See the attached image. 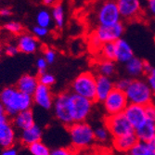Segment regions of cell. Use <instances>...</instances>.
I'll use <instances>...</instances> for the list:
<instances>
[{
  "label": "cell",
  "instance_id": "f546056e",
  "mask_svg": "<svg viewBox=\"0 0 155 155\" xmlns=\"http://www.w3.org/2000/svg\"><path fill=\"white\" fill-rule=\"evenodd\" d=\"M129 152L137 154V155H151V153H152L151 150H150L147 142L138 141V140Z\"/></svg>",
  "mask_w": 155,
  "mask_h": 155
},
{
  "label": "cell",
  "instance_id": "60d3db41",
  "mask_svg": "<svg viewBox=\"0 0 155 155\" xmlns=\"http://www.w3.org/2000/svg\"><path fill=\"white\" fill-rule=\"evenodd\" d=\"M146 8L150 15L155 18V0H147Z\"/></svg>",
  "mask_w": 155,
  "mask_h": 155
},
{
  "label": "cell",
  "instance_id": "7dc6e473",
  "mask_svg": "<svg viewBox=\"0 0 155 155\" xmlns=\"http://www.w3.org/2000/svg\"><path fill=\"white\" fill-rule=\"evenodd\" d=\"M2 52H3V47H2L1 44H0V55L2 54Z\"/></svg>",
  "mask_w": 155,
  "mask_h": 155
},
{
  "label": "cell",
  "instance_id": "f6af8a7d",
  "mask_svg": "<svg viewBox=\"0 0 155 155\" xmlns=\"http://www.w3.org/2000/svg\"><path fill=\"white\" fill-rule=\"evenodd\" d=\"M11 15V10L8 8H2L0 10V16L2 17H8V16H10Z\"/></svg>",
  "mask_w": 155,
  "mask_h": 155
},
{
  "label": "cell",
  "instance_id": "7402d4cb",
  "mask_svg": "<svg viewBox=\"0 0 155 155\" xmlns=\"http://www.w3.org/2000/svg\"><path fill=\"white\" fill-rule=\"evenodd\" d=\"M137 142V138L135 133L116 137V138H112V145H114V149L117 151L124 154L128 153Z\"/></svg>",
  "mask_w": 155,
  "mask_h": 155
},
{
  "label": "cell",
  "instance_id": "83f0119b",
  "mask_svg": "<svg viewBox=\"0 0 155 155\" xmlns=\"http://www.w3.org/2000/svg\"><path fill=\"white\" fill-rule=\"evenodd\" d=\"M27 148L32 155H51L50 149L42 141L35 142Z\"/></svg>",
  "mask_w": 155,
  "mask_h": 155
},
{
  "label": "cell",
  "instance_id": "d590c367",
  "mask_svg": "<svg viewBox=\"0 0 155 155\" xmlns=\"http://www.w3.org/2000/svg\"><path fill=\"white\" fill-rule=\"evenodd\" d=\"M48 63L47 62V61L43 57L38 58L36 62H35V66H36V69H37L38 74L46 73L47 69H48Z\"/></svg>",
  "mask_w": 155,
  "mask_h": 155
},
{
  "label": "cell",
  "instance_id": "5b68a950",
  "mask_svg": "<svg viewBox=\"0 0 155 155\" xmlns=\"http://www.w3.org/2000/svg\"><path fill=\"white\" fill-rule=\"evenodd\" d=\"M93 104L94 101L70 91L69 108L74 123L86 122L92 111Z\"/></svg>",
  "mask_w": 155,
  "mask_h": 155
},
{
  "label": "cell",
  "instance_id": "d6986e66",
  "mask_svg": "<svg viewBox=\"0 0 155 155\" xmlns=\"http://www.w3.org/2000/svg\"><path fill=\"white\" fill-rule=\"evenodd\" d=\"M11 123L15 128L23 131L30 128L35 124V116L32 110H22L17 114L11 120Z\"/></svg>",
  "mask_w": 155,
  "mask_h": 155
},
{
  "label": "cell",
  "instance_id": "d6a6232c",
  "mask_svg": "<svg viewBox=\"0 0 155 155\" xmlns=\"http://www.w3.org/2000/svg\"><path fill=\"white\" fill-rule=\"evenodd\" d=\"M132 79L130 77H123V78H120L118 79L117 81L114 82V87L116 89H119L121 91H125V89L129 87V84L131 83Z\"/></svg>",
  "mask_w": 155,
  "mask_h": 155
},
{
  "label": "cell",
  "instance_id": "ac0fdd59",
  "mask_svg": "<svg viewBox=\"0 0 155 155\" xmlns=\"http://www.w3.org/2000/svg\"><path fill=\"white\" fill-rule=\"evenodd\" d=\"M38 86H39V82L37 76L30 74H25L21 75L17 81L16 88L26 95L33 96Z\"/></svg>",
  "mask_w": 155,
  "mask_h": 155
},
{
  "label": "cell",
  "instance_id": "5bb4252c",
  "mask_svg": "<svg viewBox=\"0 0 155 155\" xmlns=\"http://www.w3.org/2000/svg\"><path fill=\"white\" fill-rule=\"evenodd\" d=\"M115 88L114 81L110 77L97 75L96 78V101L103 102L109 94Z\"/></svg>",
  "mask_w": 155,
  "mask_h": 155
},
{
  "label": "cell",
  "instance_id": "8fae6325",
  "mask_svg": "<svg viewBox=\"0 0 155 155\" xmlns=\"http://www.w3.org/2000/svg\"><path fill=\"white\" fill-rule=\"evenodd\" d=\"M128 104L124 92L116 88L112 90L103 101V106L108 116L123 114Z\"/></svg>",
  "mask_w": 155,
  "mask_h": 155
},
{
  "label": "cell",
  "instance_id": "f35d334b",
  "mask_svg": "<svg viewBox=\"0 0 155 155\" xmlns=\"http://www.w3.org/2000/svg\"><path fill=\"white\" fill-rule=\"evenodd\" d=\"M75 150L66 148H59L55 149L51 151V155H74Z\"/></svg>",
  "mask_w": 155,
  "mask_h": 155
},
{
  "label": "cell",
  "instance_id": "7a4b0ae2",
  "mask_svg": "<svg viewBox=\"0 0 155 155\" xmlns=\"http://www.w3.org/2000/svg\"><path fill=\"white\" fill-rule=\"evenodd\" d=\"M68 133L73 147L77 150L87 149L95 142L94 129L87 122L71 124L68 126Z\"/></svg>",
  "mask_w": 155,
  "mask_h": 155
},
{
  "label": "cell",
  "instance_id": "e575fe53",
  "mask_svg": "<svg viewBox=\"0 0 155 155\" xmlns=\"http://www.w3.org/2000/svg\"><path fill=\"white\" fill-rule=\"evenodd\" d=\"M32 32L33 35L38 39V38H44L48 35V29L47 28H43V27H40L38 25H35L32 28Z\"/></svg>",
  "mask_w": 155,
  "mask_h": 155
},
{
  "label": "cell",
  "instance_id": "9a60e30c",
  "mask_svg": "<svg viewBox=\"0 0 155 155\" xmlns=\"http://www.w3.org/2000/svg\"><path fill=\"white\" fill-rule=\"evenodd\" d=\"M115 56H114V61L125 64L129 61L132 58L135 57L134 50L130 44L127 41L121 38L117 40L115 43Z\"/></svg>",
  "mask_w": 155,
  "mask_h": 155
},
{
  "label": "cell",
  "instance_id": "9c48e42d",
  "mask_svg": "<svg viewBox=\"0 0 155 155\" xmlns=\"http://www.w3.org/2000/svg\"><path fill=\"white\" fill-rule=\"evenodd\" d=\"M69 95L70 91H64L58 94L54 98L52 106L56 119L60 121L62 124L66 125L67 127L74 124L71 116V112H70Z\"/></svg>",
  "mask_w": 155,
  "mask_h": 155
},
{
  "label": "cell",
  "instance_id": "2e32d148",
  "mask_svg": "<svg viewBox=\"0 0 155 155\" xmlns=\"http://www.w3.org/2000/svg\"><path fill=\"white\" fill-rule=\"evenodd\" d=\"M16 142L15 127L9 121L0 124V146L3 149L14 147Z\"/></svg>",
  "mask_w": 155,
  "mask_h": 155
},
{
  "label": "cell",
  "instance_id": "ba28073f",
  "mask_svg": "<svg viewBox=\"0 0 155 155\" xmlns=\"http://www.w3.org/2000/svg\"><path fill=\"white\" fill-rule=\"evenodd\" d=\"M124 33V24L123 21L109 26H97L91 35L101 45L106 43H115L122 38Z\"/></svg>",
  "mask_w": 155,
  "mask_h": 155
},
{
  "label": "cell",
  "instance_id": "f907efd6",
  "mask_svg": "<svg viewBox=\"0 0 155 155\" xmlns=\"http://www.w3.org/2000/svg\"><path fill=\"white\" fill-rule=\"evenodd\" d=\"M151 155H155V152H152V153H151Z\"/></svg>",
  "mask_w": 155,
  "mask_h": 155
},
{
  "label": "cell",
  "instance_id": "f1b7e54d",
  "mask_svg": "<svg viewBox=\"0 0 155 155\" xmlns=\"http://www.w3.org/2000/svg\"><path fill=\"white\" fill-rule=\"evenodd\" d=\"M94 137L95 141H97L100 143H106L110 138V134L107 127L104 126H98V127L94 129Z\"/></svg>",
  "mask_w": 155,
  "mask_h": 155
},
{
  "label": "cell",
  "instance_id": "44dd1931",
  "mask_svg": "<svg viewBox=\"0 0 155 155\" xmlns=\"http://www.w3.org/2000/svg\"><path fill=\"white\" fill-rule=\"evenodd\" d=\"M144 63L145 61L137 57H134L129 61L126 62L124 64V69L128 77L131 79H137L140 78L142 75H145Z\"/></svg>",
  "mask_w": 155,
  "mask_h": 155
},
{
  "label": "cell",
  "instance_id": "d4e9b609",
  "mask_svg": "<svg viewBox=\"0 0 155 155\" xmlns=\"http://www.w3.org/2000/svg\"><path fill=\"white\" fill-rule=\"evenodd\" d=\"M52 19L59 29H61L64 25L65 16H64V8L61 3H57L53 6L52 8Z\"/></svg>",
  "mask_w": 155,
  "mask_h": 155
},
{
  "label": "cell",
  "instance_id": "7c38bea8",
  "mask_svg": "<svg viewBox=\"0 0 155 155\" xmlns=\"http://www.w3.org/2000/svg\"><path fill=\"white\" fill-rule=\"evenodd\" d=\"M123 114L135 130L141 126L147 120L145 106L128 104Z\"/></svg>",
  "mask_w": 155,
  "mask_h": 155
},
{
  "label": "cell",
  "instance_id": "74e56055",
  "mask_svg": "<svg viewBox=\"0 0 155 155\" xmlns=\"http://www.w3.org/2000/svg\"><path fill=\"white\" fill-rule=\"evenodd\" d=\"M145 110L147 119L155 122V104L153 102L148 104L147 106H145Z\"/></svg>",
  "mask_w": 155,
  "mask_h": 155
},
{
  "label": "cell",
  "instance_id": "681fc988",
  "mask_svg": "<svg viewBox=\"0 0 155 155\" xmlns=\"http://www.w3.org/2000/svg\"><path fill=\"white\" fill-rule=\"evenodd\" d=\"M124 155H137V154H134V153H131V152H128V153H125Z\"/></svg>",
  "mask_w": 155,
  "mask_h": 155
},
{
  "label": "cell",
  "instance_id": "816d5d0a",
  "mask_svg": "<svg viewBox=\"0 0 155 155\" xmlns=\"http://www.w3.org/2000/svg\"><path fill=\"white\" fill-rule=\"evenodd\" d=\"M0 105H1V104H0Z\"/></svg>",
  "mask_w": 155,
  "mask_h": 155
},
{
  "label": "cell",
  "instance_id": "3957f363",
  "mask_svg": "<svg viewBox=\"0 0 155 155\" xmlns=\"http://www.w3.org/2000/svg\"><path fill=\"white\" fill-rule=\"evenodd\" d=\"M124 94L129 104L147 106L152 102L153 93L146 80L141 78L132 79Z\"/></svg>",
  "mask_w": 155,
  "mask_h": 155
},
{
  "label": "cell",
  "instance_id": "ffe728a7",
  "mask_svg": "<svg viewBox=\"0 0 155 155\" xmlns=\"http://www.w3.org/2000/svg\"><path fill=\"white\" fill-rule=\"evenodd\" d=\"M42 135H43V131H42L41 127L35 124L30 128L21 131L20 136V141L22 145L29 147L35 142L41 141Z\"/></svg>",
  "mask_w": 155,
  "mask_h": 155
},
{
  "label": "cell",
  "instance_id": "e0dca14e",
  "mask_svg": "<svg viewBox=\"0 0 155 155\" xmlns=\"http://www.w3.org/2000/svg\"><path fill=\"white\" fill-rule=\"evenodd\" d=\"M17 47L19 52H22L24 54H34L39 48V42L34 35L21 34L17 41Z\"/></svg>",
  "mask_w": 155,
  "mask_h": 155
},
{
  "label": "cell",
  "instance_id": "277c9868",
  "mask_svg": "<svg viewBox=\"0 0 155 155\" xmlns=\"http://www.w3.org/2000/svg\"><path fill=\"white\" fill-rule=\"evenodd\" d=\"M96 78L91 72H84L74 78L71 84V92L96 101Z\"/></svg>",
  "mask_w": 155,
  "mask_h": 155
},
{
  "label": "cell",
  "instance_id": "ee69618b",
  "mask_svg": "<svg viewBox=\"0 0 155 155\" xmlns=\"http://www.w3.org/2000/svg\"><path fill=\"white\" fill-rule=\"evenodd\" d=\"M150 150H151V152H155V137H152L151 139H150L149 141L147 142Z\"/></svg>",
  "mask_w": 155,
  "mask_h": 155
},
{
  "label": "cell",
  "instance_id": "c3c4849f",
  "mask_svg": "<svg viewBox=\"0 0 155 155\" xmlns=\"http://www.w3.org/2000/svg\"><path fill=\"white\" fill-rule=\"evenodd\" d=\"M74 155H84V154H82L81 152H79V151H75V154Z\"/></svg>",
  "mask_w": 155,
  "mask_h": 155
},
{
  "label": "cell",
  "instance_id": "1f68e13d",
  "mask_svg": "<svg viewBox=\"0 0 155 155\" xmlns=\"http://www.w3.org/2000/svg\"><path fill=\"white\" fill-rule=\"evenodd\" d=\"M4 29L13 35H21V33L22 32L23 27L20 22L17 21H9L7 22L4 25Z\"/></svg>",
  "mask_w": 155,
  "mask_h": 155
},
{
  "label": "cell",
  "instance_id": "4fadbf2b",
  "mask_svg": "<svg viewBox=\"0 0 155 155\" xmlns=\"http://www.w3.org/2000/svg\"><path fill=\"white\" fill-rule=\"evenodd\" d=\"M32 97L33 102L35 105L45 110H49L52 108L55 98L50 87L43 86V84H39Z\"/></svg>",
  "mask_w": 155,
  "mask_h": 155
},
{
  "label": "cell",
  "instance_id": "7bdbcfd3",
  "mask_svg": "<svg viewBox=\"0 0 155 155\" xmlns=\"http://www.w3.org/2000/svg\"><path fill=\"white\" fill-rule=\"evenodd\" d=\"M8 121V116L7 115L6 111L4 110V109L2 108V106L0 105V124Z\"/></svg>",
  "mask_w": 155,
  "mask_h": 155
},
{
  "label": "cell",
  "instance_id": "836d02e7",
  "mask_svg": "<svg viewBox=\"0 0 155 155\" xmlns=\"http://www.w3.org/2000/svg\"><path fill=\"white\" fill-rule=\"evenodd\" d=\"M146 82L148 83L153 95H155V67H152L150 71L146 74Z\"/></svg>",
  "mask_w": 155,
  "mask_h": 155
},
{
  "label": "cell",
  "instance_id": "cb8c5ba5",
  "mask_svg": "<svg viewBox=\"0 0 155 155\" xmlns=\"http://www.w3.org/2000/svg\"><path fill=\"white\" fill-rule=\"evenodd\" d=\"M97 75H102L106 77H111L116 72V66L114 61L102 60L97 64Z\"/></svg>",
  "mask_w": 155,
  "mask_h": 155
},
{
  "label": "cell",
  "instance_id": "bcb514c9",
  "mask_svg": "<svg viewBox=\"0 0 155 155\" xmlns=\"http://www.w3.org/2000/svg\"><path fill=\"white\" fill-rule=\"evenodd\" d=\"M42 2L46 6H54L55 0H42Z\"/></svg>",
  "mask_w": 155,
  "mask_h": 155
},
{
  "label": "cell",
  "instance_id": "8992f818",
  "mask_svg": "<svg viewBox=\"0 0 155 155\" xmlns=\"http://www.w3.org/2000/svg\"><path fill=\"white\" fill-rule=\"evenodd\" d=\"M96 21L97 26H109L122 21L115 0H105L100 5L96 12Z\"/></svg>",
  "mask_w": 155,
  "mask_h": 155
},
{
  "label": "cell",
  "instance_id": "6da1fadb",
  "mask_svg": "<svg viewBox=\"0 0 155 155\" xmlns=\"http://www.w3.org/2000/svg\"><path fill=\"white\" fill-rule=\"evenodd\" d=\"M0 104L7 115L13 118L20 111L31 110L34 102L32 96L19 91L16 87H8L0 91Z\"/></svg>",
  "mask_w": 155,
  "mask_h": 155
},
{
  "label": "cell",
  "instance_id": "4316f807",
  "mask_svg": "<svg viewBox=\"0 0 155 155\" xmlns=\"http://www.w3.org/2000/svg\"><path fill=\"white\" fill-rule=\"evenodd\" d=\"M101 53L102 60H109L114 61L115 56V45L114 43H106L101 46V48L98 50Z\"/></svg>",
  "mask_w": 155,
  "mask_h": 155
},
{
  "label": "cell",
  "instance_id": "52a82bcc",
  "mask_svg": "<svg viewBox=\"0 0 155 155\" xmlns=\"http://www.w3.org/2000/svg\"><path fill=\"white\" fill-rule=\"evenodd\" d=\"M104 125L109 130L112 138L124 137L135 133V129L130 124V123L125 118L124 114L110 115L105 118Z\"/></svg>",
  "mask_w": 155,
  "mask_h": 155
},
{
  "label": "cell",
  "instance_id": "603a6c76",
  "mask_svg": "<svg viewBox=\"0 0 155 155\" xmlns=\"http://www.w3.org/2000/svg\"><path fill=\"white\" fill-rule=\"evenodd\" d=\"M135 135L138 141L148 142L155 137V122L147 119L141 126L135 130Z\"/></svg>",
  "mask_w": 155,
  "mask_h": 155
},
{
  "label": "cell",
  "instance_id": "8d00e7d4",
  "mask_svg": "<svg viewBox=\"0 0 155 155\" xmlns=\"http://www.w3.org/2000/svg\"><path fill=\"white\" fill-rule=\"evenodd\" d=\"M56 57H57V54H56V51L52 48H46L45 51H44V59L47 61V62L48 64L50 63H53L56 60Z\"/></svg>",
  "mask_w": 155,
  "mask_h": 155
},
{
  "label": "cell",
  "instance_id": "484cf974",
  "mask_svg": "<svg viewBox=\"0 0 155 155\" xmlns=\"http://www.w3.org/2000/svg\"><path fill=\"white\" fill-rule=\"evenodd\" d=\"M51 23H52V16L48 10L42 9L37 13V15H36V25L48 29V28L50 27V25H51Z\"/></svg>",
  "mask_w": 155,
  "mask_h": 155
},
{
  "label": "cell",
  "instance_id": "4dcf8cb0",
  "mask_svg": "<svg viewBox=\"0 0 155 155\" xmlns=\"http://www.w3.org/2000/svg\"><path fill=\"white\" fill-rule=\"evenodd\" d=\"M38 82H39V84H43V86H46V87H52L53 84L56 83V78L55 76L50 74V73H43L39 74L38 76Z\"/></svg>",
  "mask_w": 155,
  "mask_h": 155
},
{
  "label": "cell",
  "instance_id": "ab89813d",
  "mask_svg": "<svg viewBox=\"0 0 155 155\" xmlns=\"http://www.w3.org/2000/svg\"><path fill=\"white\" fill-rule=\"evenodd\" d=\"M3 51L6 55L8 56H10V57H12V56H15L19 53V49H18V47L15 46V45H7L4 48H3Z\"/></svg>",
  "mask_w": 155,
  "mask_h": 155
},
{
  "label": "cell",
  "instance_id": "30bf717a",
  "mask_svg": "<svg viewBox=\"0 0 155 155\" xmlns=\"http://www.w3.org/2000/svg\"><path fill=\"white\" fill-rule=\"evenodd\" d=\"M122 21H134L141 19L143 7L141 0H115Z\"/></svg>",
  "mask_w": 155,
  "mask_h": 155
},
{
  "label": "cell",
  "instance_id": "b9f144b4",
  "mask_svg": "<svg viewBox=\"0 0 155 155\" xmlns=\"http://www.w3.org/2000/svg\"><path fill=\"white\" fill-rule=\"evenodd\" d=\"M1 155H19V153L17 149H15L14 147H10V148L4 149Z\"/></svg>",
  "mask_w": 155,
  "mask_h": 155
}]
</instances>
